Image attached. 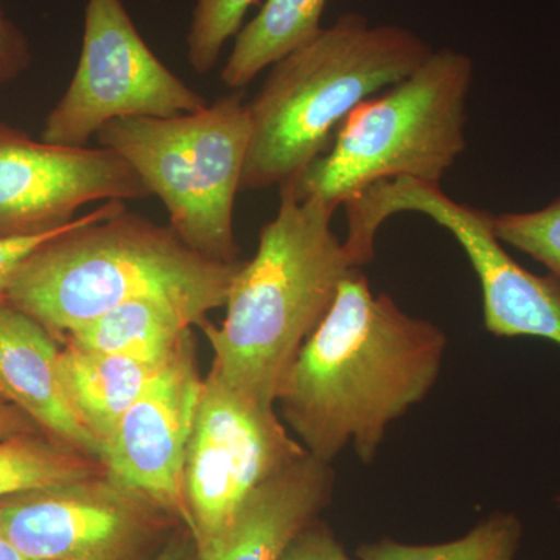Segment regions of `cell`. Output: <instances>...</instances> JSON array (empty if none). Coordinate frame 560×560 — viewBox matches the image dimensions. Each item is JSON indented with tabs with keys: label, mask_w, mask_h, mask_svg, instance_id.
I'll return each instance as SVG.
<instances>
[{
	"label": "cell",
	"mask_w": 560,
	"mask_h": 560,
	"mask_svg": "<svg viewBox=\"0 0 560 560\" xmlns=\"http://www.w3.org/2000/svg\"><path fill=\"white\" fill-rule=\"evenodd\" d=\"M28 62L24 35L3 14L0 7V83L13 79Z\"/></svg>",
	"instance_id": "24"
},
{
	"label": "cell",
	"mask_w": 560,
	"mask_h": 560,
	"mask_svg": "<svg viewBox=\"0 0 560 560\" xmlns=\"http://www.w3.org/2000/svg\"><path fill=\"white\" fill-rule=\"evenodd\" d=\"M36 423L16 405L0 397V438L36 433Z\"/></svg>",
	"instance_id": "25"
},
{
	"label": "cell",
	"mask_w": 560,
	"mask_h": 560,
	"mask_svg": "<svg viewBox=\"0 0 560 560\" xmlns=\"http://www.w3.org/2000/svg\"><path fill=\"white\" fill-rule=\"evenodd\" d=\"M279 194L278 213L261 228L256 256L232 280L226 318L220 327L208 319L200 326L213 349L212 370L270 408L342 280L357 270L331 231L337 206L298 197L294 180Z\"/></svg>",
	"instance_id": "3"
},
{
	"label": "cell",
	"mask_w": 560,
	"mask_h": 560,
	"mask_svg": "<svg viewBox=\"0 0 560 560\" xmlns=\"http://www.w3.org/2000/svg\"><path fill=\"white\" fill-rule=\"evenodd\" d=\"M202 377L191 331L103 448L106 471L190 530L184 466ZM190 534V533H189Z\"/></svg>",
	"instance_id": "12"
},
{
	"label": "cell",
	"mask_w": 560,
	"mask_h": 560,
	"mask_svg": "<svg viewBox=\"0 0 560 560\" xmlns=\"http://www.w3.org/2000/svg\"><path fill=\"white\" fill-rule=\"evenodd\" d=\"M447 341L436 324L372 293L357 268L287 374L280 419L313 458L331 464L352 444L371 464L390 423L429 396Z\"/></svg>",
	"instance_id": "1"
},
{
	"label": "cell",
	"mask_w": 560,
	"mask_h": 560,
	"mask_svg": "<svg viewBox=\"0 0 560 560\" xmlns=\"http://www.w3.org/2000/svg\"><path fill=\"white\" fill-rule=\"evenodd\" d=\"M474 60L442 47L381 97L346 117L327 153L294 183L300 198L345 205L381 180L415 178L441 184L467 147V97Z\"/></svg>",
	"instance_id": "5"
},
{
	"label": "cell",
	"mask_w": 560,
	"mask_h": 560,
	"mask_svg": "<svg viewBox=\"0 0 560 560\" xmlns=\"http://www.w3.org/2000/svg\"><path fill=\"white\" fill-rule=\"evenodd\" d=\"M149 197L114 150L36 142L0 125V238L58 230L90 202Z\"/></svg>",
	"instance_id": "11"
},
{
	"label": "cell",
	"mask_w": 560,
	"mask_h": 560,
	"mask_svg": "<svg viewBox=\"0 0 560 560\" xmlns=\"http://www.w3.org/2000/svg\"><path fill=\"white\" fill-rule=\"evenodd\" d=\"M60 352L43 324L0 301V396L54 440L102 460L101 444L81 423L66 393Z\"/></svg>",
	"instance_id": "14"
},
{
	"label": "cell",
	"mask_w": 560,
	"mask_h": 560,
	"mask_svg": "<svg viewBox=\"0 0 560 560\" xmlns=\"http://www.w3.org/2000/svg\"><path fill=\"white\" fill-rule=\"evenodd\" d=\"M254 2L256 0L195 2L186 38L187 60L195 72L206 75L219 65L223 47L241 32Z\"/></svg>",
	"instance_id": "20"
},
{
	"label": "cell",
	"mask_w": 560,
	"mask_h": 560,
	"mask_svg": "<svg viewBox=\"0 0 560 560\" xmlns=\"http://www.w3.org/2000/svg\"><path fill=\"white\" fill-rule=\"evenodd\" d=\"M194 319L161 300H135L117 305L73 330L66 345L128 359L165 363L187 337Z\"/></svg>",
	"instance_id": "16"
},
{
	"label": "cell",
	"mask_w": 560,
	"mask_h": 560,
	"mask_svg": "<svg viewBox=\"0 0 560 560\" xmlns=\"http://www.w3.org/2000/svg\"><path fill=\"white\" fill-rule=\"evenodd\" d=\"M346 243L355 253H375L383 223L396 213L429 217L451 232L469 257L482 293L485 327L499 338L533 337L560 346V283L512 259L495 232V215L444 194L441 184L401 178L381 180L345 202Z\"/></svg>",
	"instance_id": "7"
},
{
	"label": "cell",
	"mask_w": 560,
	"mask_h": 560,
	"mask_svg": "<svg viewBox=\"0 0 560 560\" xmlns=\"http://www.w3.org/2000/svg\"><path fill=\"white\" fill-rule=\"evenodd\" d=\"M167 521L108 471L0 499V536L39 560H136Z\"/></svg>",
	"instance_id": "10"
},
{
	"label": "cell",
	"mask_w": 560,
	"mask_h": 560,
	"mask_svg": "<svg viewBox=\"0 0 560 560\" xmlns=\"http://www.w3.org/2000/svg\"><path fill=\"white\" fill-rule=\"evenodd\" d=\"M279 560H350L340 541L326 525L316 521L302 529Z\"/></svg>",
	"instance_id": "23"
},
{
	"label": "cell",
	"mask_w": 560,
	"mask_h": 560,
	"mask_svg": "<svg viewBox=\"0 0 560 560\" xmlns=\"http://www.w3.org/2000/svg\"><path fill=\"white\" fill-rule=\"evenodd\" d=\"M151 560H197V551L191 536L173 537Z\"/></svg>",
	"instance_id": "26"
},
{
	"label": "cell",
	"mask_w": 560,
	"mask_h": 560,
	"mask_svg": "<svg viewBox=\"0 0 560 560\" xmlns=\"http://www.w3.org/2000/svg\"><path fill=\"white\" fill-rule=\"evenodd\" d=\"M329 0H265L259 13L243 24L220 79L242 90L267 68L315 38Z\"/></svg>",
	"instance_id": "17"
},
{
	"label": "cell",
	"mask_w": 560,
	"mask_h": 560,
	"mask_svg": "<svg viewBox=\"0 0 560 560\" xmlns=\"http://www.w3.org/2000/svg\"><path fill=\"white\" fill-rule=\"evenodd\" d=\"M106 471L101 459L36 433L0 438V499Z\"/></svg>",
	"instance_id": "18"
},
{
	"label": "cell",
	"mask_w": 560,
	"mask_h": 560,
	"mask_svg": "<svg viewBox=\"0 0 560 560\" xmlns=\"http://www.w3.org/2000/svg\"><path fill=\"white\" fill-rule=\"evenodd\" d=\"M242 264L208 259L171 226L128 212L124 201H106L22 261L5 301L65 338L117 305L147 298L171 302L201 326L226 305Z\"/></svg>",
	"instance_id": "2"
},
{
	"label": "cell",
	"mask_w": 560,
	"mask_h": 560,
	"mask_svg": "<svg viewBox=\"0 0 560 560\" xmlns=\"http://www.w3.org/2000/svg\"><path fill=\"white\" fill-rule=\"evenodd\" d=\"M431 51L410 28L341 14L272 65L248 103L250 139L241 190L296 183L360 103L407 79Z\"/></svg>",
	"instance_id": "4"
},
{
	"label": "cell",
	"mask_w": 560,
	"mask_h": 560,
	"mask_svg": "<svg viewBox=\"0 0 560 560\" xmlns=\"http://www.w3.org/2000/svg\"><path fill=\"white\" fill-rule=\"evenodd\" d=\"M495 232L503 245L539 261L560 283V198L539 210L495 215Z\"/></svg>",
	"instance_id": "21"
},
{
	"label": "cell",
	"mask_w": 560,
	"mask_h": 560,
	"mask_svg": "<svg viewBox=\"0 0 560 560\" xmlns=\"http://www.w3.org/2000/svg\"><path fill=\"white\" fill-rule=\"evenodd\" d=\"M84 217V215H83ZM83 217L70 221L58 230L43 232V234L24 235V237L0 238V301L5 300L7 287L14 271L20 268L22 261L27 259L31 254L46 245L47 242L60 237L61 234L79 226Z\"/></svg>",
	"instance_id": "22"
},
{
	"label": "cell",
	"mask_w": 560,
	"mask_h": 560,
	"mask_svg": "<svg viewBox=\"0 0 560 560\" xmlns=\"http://www.w3.org/2000/svg\"><path fill=\"white\" fill-rule=\"evenodd\" d=\"M209 103L156 57L124 0H86L79 65L43 140L84 147L110 120L176 117Z\"/></svg>",
	"instance_id": "8"
},
{
	"label": "cell",
	"mask_w": 560,
	"mask_h": 560,
	"mask_svg": "<svg viewBox=\"0 0 560 560\" xmlns=\"http://www.w3.org/2000/svg\"><path fill=\"white\" fill-rule=\"evenodd\" d=\"M522 522L512 512H495L466 536L436 545H408L382 539L363 545L357 560H515Z\"/></svg>",
	"instance_id": "19"
},
{
	"label": "cell",
	"mask_w": 560,
	"mask_h": 560,
	"mask_svg": "<svg viewBox=\"0 0 560 560\" xmlns=\"http://www.w3.org/2000/svg\"><path fill=\"white\" fill-rule=\"evenodd\" d=\"M168 361L153 363L70 345L61 350L60 372L66 393L81 423L101 444L102 456L125 412Z\"/></svg>",
	"instance_id": "15"
},
{
	"label": "cell",
	"mask_w": 560,
	"mask_h": 560,
	"mask_svg": "<svg viewBox=\"0 0 560 560\" xmlns=\"http://www.w3.org/2000/svg\"><path fill=\"white\" fill-rule=\"evenodd\" d=\"M0 560H39L24 555L13 544L0 536Z\"/></svg>",
	"instance_id": "27"
},
{
	"label": "cell",
	"mask_w": 560,
	"mask_h": 560,
	"mask_svg": "<svg viewBox=\"0 0 560 560\" xmlns=\"http://www.w3.org/2000/svg\"><path fill=\"white\" fill-rule=\"evenodd\" d=\"M95 138L160 197L168 226L190 249L224 264L241 261L234 208L250 139L242 92L183 116L110 120Z\"/></svg>",
	"instance_id": "6"
},
{
	"label": "cell",
	"mask_w": 560,
	"mask_h": 560,
	"mask_svg": "<svg viewBox=\"0 0 560 560\" xmlns=\"http://www.w3.org/2000/svg\"><path fill=\"white\" fill-rule=\"evenodd\" d=\"M334 482L330 464L307 453L261 482L230 526L195 550L197 560H279L294 537L318 521Z\"/></svg>",
	"instance_id": "13"
},
{
	"label": "cell",
	"mask_w": 560,
	"mask_h": 560,
	"mask_svg": "<svg viewBox=\"0 0 560 560\" xmlns=\"http://www.w3.org/2000/svg\"><path fill=\"white\" fill-rule=\"evenodd\" d=\"M305 455L276 408L232 388L210 368L184 466L195 550L230 526L261 482Z\"/></svg>",
	"instance_id": "9"
},
{
	"label": "cell",
	"mask_w": 560,
	"mask_h": 560,
	"mask_svg": "<svg viewBox=\"0 0 560 560\" xmlns=\"http://www.w3.org/2000/svg\"><path fill=\"white\" fill-rule=\"evenodd\" d=\"M0 397H2V396H0Z\"/></svg>",
	"instance_id": "28"
}]
</instances>
